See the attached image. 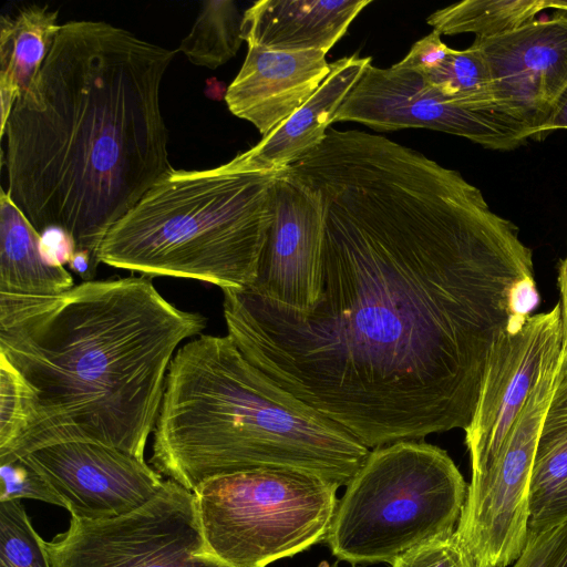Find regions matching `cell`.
Masks as SVG:
<instances>
[{
	"instance_id": "cell-8",
	"label": "cell",
	"mask_w": 567,
	"mask_h": 567,
	"mask_svg": "<svg viewBox=\"0 0 567 567\" xmlns=\"http://www.w3.org/2000/svg\"><path fill=\"white\" fill-rule=\"evenodd\" d=\"M47 547L53 567H231L208 550L194 493L171 478L126 515L72 517Z\"/></svg>"
},
{
	"instance_id": "cell-15",
	"label": "cell",
	"mask_w": 567,
	"mask_h": 567,
	"mask_svg": "<svg viewBox=\"0 0 567 567\" xmlns=\"http://www.w3.org/2000/svg\"><path fill=\"white\" fill-rule=\"evenodd\" d=\"M327 52L277 51L248 45L225 101L237 117L251 123L262 137L300 109L330 73Z\"/></svg>"
},
{
	"instance_id": "cell-23",
	"label": "cell",
	"mask_w": 567,
	"mask_h": 567,
	"mask_svg": "<svg viewBox=\"0 0 567 567\" xmlns=\"http://www.w3.org/2000/svg\"><path fill=\"white\" fill-rule=\"evenodd\" d=\"M39 424L38 403L32 388L0 354V462L25 455Z\"/></svg>"
},
{
	"instance_id": "cell-6",
	"label": "cell",
	"mask_w": 567,
	"mask_h": 567,
	"mask_svg": "<svg viewBox=\"0 0 567 567\" xmlns=\"http://www.w3.org/2000/svg\"><path fill=\"white\" fill-rule=\"evenodd\" d=\"M338 501L326 543L339 560L391 564L452 535L467 485L446 451L400 441L370 451Z\"/></svg>"
},
{
	"instance_id": "cell-31",
	"label": "cell",
	"mask_w": 567,
	"mask_h": 567,
	"mask_svg": "<svg viewBox=\"0 0 567 567\" xmlns=\"http://www.w3.org/2000/svg\"><path fill=\"white\" fill-rule=\"evenodd\" d=\"M556 130H567V89L559 96L547 122L540 127L533 140L540 141Z\"/></svg>"
},
{
	"instance_id": "cell-26",
	"label": "cell",
	"mask_w": 567,
	"mask_h": 567,
	"mask_svg": "<svg viewBox=\"0 0 567 567\" xmlns=\"http://www.w3.org/2000/svg\"><path fill=\"white\" fill-rule=\"evenodd\" d=\"M0 502L32 498L63 507L48 481L23 457L0 462Z\"/></svg>"
},
{
	"instance_id": "cell-18",
	"label": "cell",
	"mask_w": 567,
	"mask_h": 567,
	"mask_svg": "<svg viewBox=\"0 0 567 567\" xmlns=\"http://www.w3.org/2000/svg\"><path fill=\"white\" fill-rule=\"evenodd\" d=\"M74 286L64 266L45 257L41 235L1 188L0 292L52 296Z\"/></svg>"
},
{
	"instance_id": "cell-1",
	"label": "cell",
	"mask_w": 567,
	"mask_h": 567,
	"mask_svg": "<svg viewBox=\"0 0 567 567\" xmlns=\"http://www.w3.org/2000/svg\"><path fill=\"white\" fill-rule=\"evenodd\" d=\"M287 172L322 207L318 301L223 289L227 336L368 449L465 431L494 344L539 302L516 225L458 172L379 134L330 127Z\"/></svg>"
},
{
	"instance_id": "cell-2",
	"label": "cell",
	"mask_w": 567,
	"mask_h": 567,
	"mask_svg": "<svg viewBox=\"0 0 567 567\" xmlns=\"http://www.w3.org/2000/svg\"><path fill=\"white\" fill-rule=\"evenodd\" d=\"M175 53L103 21L66 22L6 124L7 194L96 267L110 229L173 168L159 93Z\"/></svg>"
},
{
	"instance_id": "cell-10",
	"label": "cell",
	"mask_w": 567,
	"mask_h": 567,
	"mask_svg": "<svg viewBox=\"0 0 567 567\" xmlns=\"http://www.w3.org/2000/svg\"><path fill=\"white\" fill-rule=\"evenodd\" d=\"M357 122L378 132L423 127L465 137L485 148L513 151L529 133L498 115L451 103L421 73L368 64L332 124Z\"/></svg>"
},
{
	"instance_id": "cell-29",
	"label": "cell",
	"mask_w": 567,
	"mask_h": 567,
	"mask_svg": "<svg viewBox=\"0 0 567 567\" xmlns=\"http://www.w3.org/2000/svg\"><path fill=\"white\" fill-rule=\"evenodd\" d=\"M452 50L442 41L441 33L433 30L416 41L408 54L395 65L425 74L440 68Z\"/></svg>"
},
{
	"instance_id": "cell-34",
	"label": "cell",
	"mask_w": 567,
	"mask_h": 567,
	"mask_svg": "<svg viewBox=\"0 0 567 567\" xmlns=\"http://www.w3.org/2000/svg\"><path fill=\"white\" fill-rule=\"evenodd\" d=\"M338 563H334L333 565H329L327 561H322L319 567H337Z\"/></svg>"
},
{
	"instance_id": "cell-20",
	"label": "cell",
	"mask_w": 567,
	"mask_h": 567,
	"mask_svg": "<svg viewBox=\"0 0 567 567\" xmlns=\"http://www.w3.org/2000/svg\"><path fill=\"white\" fill-rule=\"evenodd\" d=\"M567 480V348L563 346L556 385L535 451L529 485L530 518Z\"/></svg>"
},
{
	"instance_id": "cell-27",
	"label": "cell",
	"mask_w": 567,
	"mask_h": 567,
	"mask_svg": "<svg viewBox=\"0 0 567 567\" xmlns=\"http://www.w3.org/2000/svg\"><path fill=\"white\" fill-rule=\"evenodd\" d=\"M391 567H487L476 560L455 535L436 538L399 555Z\"/></svg>"
},
{
	"instance_id": "cell-17",
	"label": "cell",
	"mask_w": 567,
	"mask_h": 567,
	"mask_svg": "<svg viewBox=\"0 0 567 567\" xmlns=\"http://www.w3.org/2000/svg\"><path fill=\"white\" fill-rule=\"evenodd\" d=\"M371 58L358 54L330 63V73L309 100L255 146L244 152L264 169L282 171L324 140L332 120Z\"/></svg>"
},
{
	"instance_id": "cell-19",
	"label": "cell",
	"mask_w": 567,
	"mask_h": 567,
	"mask_svg": "<svg viewBox=\"0 0 567 567\" xmlns=\"http://www.w3.org/2000/svg\"><path fill=\"white\" fill-rule=\"evenodd\" d=\"M58 13L32 4L1 17V137L16 101L30 86L61 29Z\"/></svg>"
},
{
	"instance_id": "cell-13",
	"label": "cell",
	"mask_w": 567,
	"mask_h": 567,
	"mask_svg": "<svg viewBox=\"0 0 567 567\" xmlns=\"http://www.w3.org/2000/svg\"><path fill=\"white\" fill-rule=\"evenodd\" d=\"M21 457L43 475L74 518L126 515L155 497L165 482L144 460L100 443L60 442Z\"/></svg>"
},
{
	"instance_id": "cell-14",
	"label": "cell",
	"mask_w": 567,
	"mask_h": 567,
	"mask_svg": "<svg viewBox=\"0 0 567 567\" xmlns=\"http://www.w3.org/2000/svg\"><path fill=\"white\" fill-rule=\"evenodd\" d=\"M323 213L309 186L282 171L272 188V218L251 291L307 311L321 284Z\"/></svg>"
},
{
	"instance_id": "cell-32",
	"label": "cell",
	"mask_w": 567,
	"mask_h": 567,
	"mask_svg": "<svg viewBox=\"0 0 567 567\" xmlns=\"http://www.w3.org/2000/svg\"><path fill=\"white\" fill-rule=\"evenodd\" d=\"M559 286V306L561 311L564 346L567 348V268L559 267L558 271Z\"/></svg>"
},
{
	"instance_id": "cell-24",
	"label": "cell",
	"mask_w": 567,
	"mask_h": 567,
	"mask_svg": "<svg viewBox=\"0 0 567 567\" xmlns=\"http://www.w3.org/2000/svg\"><path fill=\"white\" fill-rule=\"evenodd\" d=\"M422 75L451 103L470 111L494 114L488 69L473 45L465 50L453 49L440 68Z\"/></svg>"
},
{
	"instance_id": "cell-16",
	"label": "cell",
	"mask_w": 567,
	"mask_h": 567,
	"mask_svg": "<svg viewBox=\"0 0 567 567\" xmlns=\"http://www.w3.org/2000/svg\"><path fill=\"white\" fill-rule=\"evenodd\" d=\"M372 0H260L244 12L247 45L328 52Z\"/></svg>"
},
{
	"instance_id": "cell-9",
	"label": "cell",
	"mask_w": 567,
	"mask_h": 567,
	"mask_svg": "<svg viewBox=\"0 0 567 567\" xmlns=\"http://www.w3.org/2000/svg\"><path fill=\"white\" fill-rule=\"evenodd\" d=\"M561 350L546 362L495 461L467 487L455 535L487 567H506L529 532V485L540 426L554 392Z\"/></svg>"
},
{
	"instance_id": "cell-4",
	"label": "cell",
	"mask_w": 567,
	"mask_h": 567,
	"mask_svg": "<svg viewBox=\"0 0 567 567\" xmlns=\"http://www.w3.org/2000/svg\"><path fill=\"white\" fill-rule=\"evenodd\" d=\"M154 470L194 492L208 480L265 467L346 486L369 449L272 382L228 336L176 351L154 427Z\"/></svg>"
},
{
	"instance_id": "cell-33",
	"label": "cell",
	"mask_w": 567,
	"mask_h": 567,
	"mask_svg": "<svg viewBox=\"0 0 567 567\" xmlns=\"http://www.w3.org/2000/svg\"><path fill=\"white\" fill-rule=\"evenodd\" d=\"M545 9H555L567 12V0H545Z\"/></svg>"
},
{
	"instance_id": "cell-22",
	"label": "cell",
	"mask_w": 567,
	"mask_h": 567,
	"mask_svg": "<svg viewBox=\"0 0 567 567\" xmlns=\"http://www.w3.org/2000/svg\"><path fill=\"white\" fill-rule=\"evenodd\" d=\"M243 19L235 1H204L176 52L184 53L195 65L216 69L238 52L244 41Z\"/></svg>"
},
{
	"instance_id": "cell-30",
	"label": "cell",
	"mask_w": 567,
	"mask_h": 567,
	"mask_svg": "<svg viewBox=\"0 0 567 567\" xmlns=\"http://www.w3.org/2000/svg\"><path fill=\"white\" fill-rule=\"evenodd\" d=\"M565 520H567V480L550 495L539 513L529 519V529H544Z\"/></svg>"
},
{
	"instance_id": "cell-5",
	"label": "cell",
	"mask_w": 567,
	"mask_h": 567,
	"mask_svg": "<svg viewBox=\"0 0 567 567\" xmlns=\"http://www.w3.org/2000/svg\"><path fill=\"white\" fill-rule=\"evenodd\" d=\"M282 171L257 167L244 152L214 168L169 169L106 234L100 262L221 290L250 287Z\"/></svg>"
},
{
	"instance_id": "cell-21",
	"label": "cell",
	"mask_w": 567,
	"mask_h": 567,
	"mask_svg": "<svg viewBox=\"0 0 567 567\" xmlns=\"http://www.w3.org/2000/svg\"><path fill=\"white\" fill-rule=\"evenodd\" d=\"M545 0H465L439 9L427 18L433 30L446 35L473 33L496 37L535 21Z\"/></svg>"
},
{
	"instance_id": "cell-12",
	"label": "cell",
	"mask_w": 567,
	"mask_h": 567,
	"mask_svg": "<svg viewBox=\"0 0 567 567\" xmlns=\"http://www.w3.org/2000/svg\"><path fill=\"white\" fill-rule=\"evenodd\" d=\"M564 344L560 306L529 316L494 344L478 402L465 430L472 477L495 461L547 360Z\"/></svg>"
},
{
	"instance_id": "cell-11",
	"label": "cell",
	"mask_w": 567,
	"mask_h": 567,
	"mask_svg": "<svg viewBox=\"0 0 567 567\" xmlns=\"http://www.w3.org/2000/svg\"><path fill=\"white\" fill-rule=\"evenodd\" d=\"M484 59L492 111L533 138L567 89V16L535 20L472 43Z\"/></svg>"
},
{
	"instance_id": "cell-35",
	"label": "cell",
	"mask_w": 567,
	"mask_h": 567,
	"mask_svg": "<svg viewBox=\"0 0 567 567\" xmlns=\"http://www.w3.org/2000/svg\"><path fill=\"white\" fill-rule=\"evenodd\" d=\"M559 267L567 268V256L561 260Z\"/></svg>"
},
{
	"instance_id": "cell-28",
	"label": "cell",
	"mask_w": 567,
	"mask_h": 567,
	"mask_svg": "<svg viewBox=\"0 0 567 567\" xmlns=\"http://www.w3.org/2000/svg\"><path fill=\"white\" fill-rule=\"evenodd\" d=\"M513 567H567V520L544 529H529Z\"/></svg>"
},
{
	"instance_id": "cell-3",
	"label": "cell",
	"mask_w": 567,
	"mask_h": 567,
	"mask_svg": "<svg viewBox=\"0 0 567 567\" xmlns=\"http://www.w3.org/2000/svg\"><path fill=\"white\" fill-rule=\"evenodd\" d=\"M205 327L204 316L171 303L145 276L52 296L0 292V354L38 403L28 453L85 441L144 460L172 359Z\"/></svg>"
},
{
	"instance_id": "cell-25",
	"label": "cell",
	"mask_w": 567,
	"mask_h": 567,
	"mask_svg": "<svg viewBox=\"0 0 567 567\" xmlns=\"http://www.w3.org/2000/svg\"><path fill=\"white\" fill-rule=\"evenodd\" d=\"M0 567H53L21 499L0 502Z\"/></svg>"
},
{
	"instance_id": "cell-7",
	"label": "cell",
	"mask_w": 567,
	"mask_h": 567,
	"mask_svg": "<svg viewBox=\"0 0 567 567\" xmlns=\"http://www.w3.org/2000/svg\"><path fill=\"white\" fill-rule=\"evenodd\" d=\"M339 487L265 467L208 480L193 493L208 550L231 567H267L326 540Z\"/></svg>"
}]
</instances>
